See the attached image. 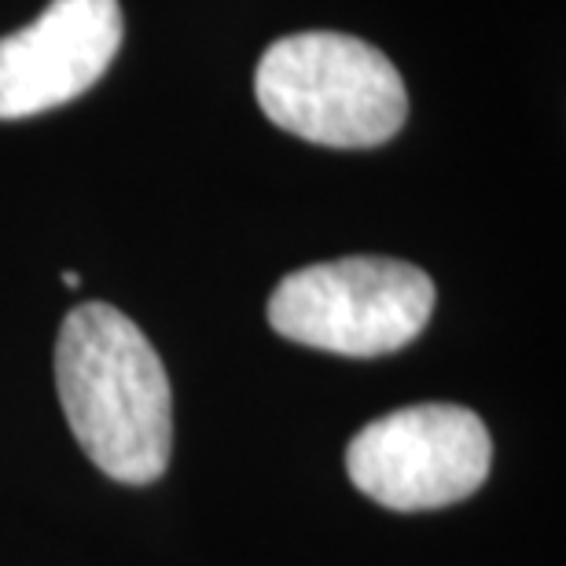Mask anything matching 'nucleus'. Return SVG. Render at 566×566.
Returning <instances> with one entry per match:
<instances>
[{
    "instance_id": "nucleus-1",
    "label": "nucleus",
    "mask_w": 566,
    "mask_h": 566,
    "mask_svg": "<svg viewBox=\"0 0 566 566\" xmlns=\"http://www.w3.org/2000/svg\"><path fill=\"white\" fill-rule=\"evenodd\" d=\"M55 390L77 446L115 482L163 479L174 452V394L163 357L126 313L85 302L55 338Z\"/></svg>"
},
{
    "instance_id": "nucleus-2",
    "label": "nucleus",
    "mask_w": 566,
    "mask_h": 566,
    "mask_svg": "<svg viewBox=\"0 0 566 566\" xmlns=\"http://www.w3.org/2000/svg\"><path fill=\"white\" fill-rule=\"evenodd\" d=\"M254 96L273 126L321 147L387 144L409 118V93L376 44L305 30L265 49Z\"/></svg>"
},
{
    "instance_id": "nucleus-3",
    "label": "nucleus",
    "mask_w": 566,
    "mask_h": 566,
    "mask_svg": "<svg viewBox=\"0 0 566 566\" xmlns=\"http://www.w3.org/2000/svg\"><path fill=\"white\" fill-rule=\"evenodd\" d=\"M434 280L398 258H338L283 276L269 298L273 332L343 357L405 349L434 313Z\"/></svg>"
},
{
    "instance_id": "nucleus-4",
    "label": "nucleus",
    "mask_w": 566,
    "mask_h": 566,
    "mask_svg": "<svg viewBox=\"0 0 566 566\" xmlns=\"http://www.w3.org/2000/svg\"><path fill=\"white\" fill-rule=\"evenodd\" d=\"M493 441L463 405H412L360 427L346 446V474L390 512H438L468 501L490 479Z\"/></svg>"
},
{
    "instance_id": "nucleus-5",
    "label": "nucleus",
    "mask_w": 566,
    "mask_h": 566,
    "mask_svg": "<svg viewBox=\"0 0 566 566\" xmlns=\"http://www.w3.org/2000/svg\"><path fill=\"white\" fill-rule=\"evenodd\" d=\"M122 44L118 0H52L0 38V118H30L88 93Z\"/></svg>"
},
{
    "instance_id": "nucleus-6",
    "label": "nucleus",
    "mask_w": 566,
    "mask_h": 566,
    "mask_svg": "<svg viewBox=\"0 0 566 566\" xmlns=\"http://www.w3.org/2000/svg\"><path fill=\"white\" fill-rule=\"evenodd\" d=\"M63 283H66V287H77V283H82V276H77V273H63Z\"/></svg>"
}]
</instances>
